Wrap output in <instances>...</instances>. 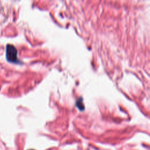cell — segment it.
<instances>
[{
	"label": "cell",
	"mask_w": 150,
	"mask_h": 150,
	"mask_svg": "<svg viewBox=\"0 0 150 150\" xmlns=\"http://www.w3.org/2000/svg\"><path fill=\"white\" fill-rule=\"evenodd\" d=\"M17 50L16 47L11 44H8L6 47V60L11 63L18 62Z\"/></svg>",
	"instance_id": "cell-1"
},
{
	"label": "cell",
	"mask_w": 150,
	"mask_h": 150,
	"mask_svg": "<svg viewBox=\"0 0 150 150\" xmlns=\"http://www.w3.org/2000/svg\"><path fill=\"white\" fill-rule=\"evenodd\" d=\"M29 150H34V149H29Z\"/></svg>",
	"instance_id": "cell-2"
}]
</instances>
